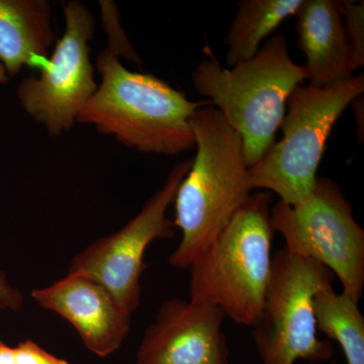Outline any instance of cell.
Instances as JSON below:
<instances>
[{
  "instance_id": "19",
  "label": "cell",
  "mask_w": 364,
  "mask_h": 364,
  "mask_svg": "<svg viewBox=\"0 0 364 364\" xmlns=\"http://www.w3.org/2000/svg\"><path fill=\"white\" fill-rule=\"evenodd\" d=\"M23 298L20 291L9 284L6 274L0 272V310L18 311L23 306Z\"/></svg>"
},
{
  "instance_id": "18",
  "label": "cell",
  "mask_w": 364,
  "mask_h": 364,
  "mask_svg": "<svg viewBox=\"0 0 364 364\" xmlns=\"http://www.w3.org/2000/svg\"><path fill=\"white\" fill-rule=\"evenodd\" d=\"M16 364H71L65 359L57 358L50 352L28 339L14 347Z\"/></svg>"
},
{
  "instance_id": "10",
  "label": "cell",
  "mask_w": 364,
  "mask_h": 364,
  "mask_svg": "<svg viewBox=\"0 0 364 364\" xmlns=\"http://www.w3.org/2000/svg\"><path fill=\"white\" fill-rule=\"evenodd\" d=\"M225 318L210 304L167 299L144 333L136 363L230 364Z\"/></svg>"
},
{
  "instance_id": "7",
  "label": "cell",
  "mask_w": 364,
  "mask_h": 364,
  "mask_svg": "<svg viewBox=\"0 0 364 364\" xmlns=\"http://www.w3.org/2000/svg\"><path fill=\"white\" fill-rule=\"evenodd\" d=\"M270 223L289 252L324 265L338 279L342 293L359 304L364 287V230L336 182L318 176L303 202L289 205L279 200L270 208Z\"/></svg>"
},
{
  "instance_id": "5",
  "label": "cell",
  "mask_w": 364,
  "mask_h": 364,
  "mask_svg": "<svg viewBox=\"0 0 364 364\" xmlns=\"http://www.w3.org/2000/svg\"><path fill=\"white\" fill-rule=\"evenodd\" d=\"M363 91V74L327 87L299 85L287 100L282 139L249 168L253 188L277 193L289 205L305 200L333 127Z\"/></svg>"
},
{
  "instance_id": "21",
  "label": "cell",
  "mask_w": 364,
  "mask_h": 364,
  "mask_svg": "<svg viewBox=\"0 0 364 364\" xmlns=\"http://www.w3.org/2000/svg\"><path fill=\"white\" fill-rule=\"evenodd\" d=\"M7 79H9V75H7L6 69H4V65L0 62V83H6Z\"/></svg>"
},
{
  "instance_id": "13",
  "label": "cell",
  "mask_w": 364,
  "mask_h": 364,
  "mask_svg": "<svg viewBox=\"0 0 364 364\" xmlns=\"http://www.w3.org/2000/svg\"><path fill=\"white\" fill-rule=\"evenodd\" d=\"M55 40L51 2L0 0V62L7 75L26 65L42 68Z\"/></svg>"
},
{
  "instance_id": "12",
  "label": "cell",
  "mask_w": 364,
  "mask_h": 364,
  "mask_svg": "<svg viewBox=\"0 0 364 364\" xmlns=\"http://www.w3.org/2000/svg\"><path fill=\"white\" fill-rule=\"evenodd\" d=\"M299 48L305 54L306 80L327 87L354 72L342 21L341 1L304 0L296 14Z\"/></svg>"
},
{
  "instance_id": "20",
  "label": "cell",
  "mask_w": 364,
  "mask_h": 364,
  "mask_svg": "<svg viewBox=\"0 0 364 364\" xmlns=\"http://www.w3.org/2000/svg\"><path fill=\"white\" fill-rule=\"evenodd\" d=\"M0 364H16L14 347L0 341Z\"/></svg>"
},
{
  "instance_id": "9",
  "label": "cell",
  "mask_w": 364,
  "mask_h": 364,
  "mask_svg": "<svg viewBox=\"0 0 364 364\" xmlns=\"http://www.w3.org/2000/svg\"><path fill=\"white\" fill-rule=\"evenodd\" d=\"M193 159L177 163L161 188L144 203L138 215L116 233L97 239L76 254L68 273H78L107 287L133 314L141 301V277L147 265L144 255L152 242L176 235L167 210L188 174Z\"/></svg>"
},
{
  "instance_id": "1",
  "label": "cell",
  "mask_w": 364,
  "mask_h": 364,
  "mask_svg": "<svg viewBox=\"0 0 364 364\" xmlns=\"http://www.w3.org/2000/svg\"><path fill=\"white\" fill-rule=\"evenodd\" d=\"M196 154L177 189L173 226L181 240L169 256L171 267L186 269L240 210L254 189L240 135L212 105L191 117Z\"/></svg>"
},
{
  "instance_id": "17",
  "label": "cell",
  "mask_w": 364,
  "mask_h": 364,
  "mask_svg": "<svg viewBox=\"0 0 364 364\" xmlns=\"http://www.w3.org/2000/svg\"><path fill=\"white\" fill-rule=\"evenodd\" d=\"M341 14L355 71L364 65V2L341 1Z\"/></svg>"
},
{
  "instance_id": "14",
  "label": "cell",
  "mask_w": 364,
  "mask_h": 364,
  "mask_svg": "<svg viewBox=\"0 0 364 364\" xmlns=\"http://www.w3.org/2000/svg\"><path fill=\"white\" fill-rule=\"evenodd\" d=\"M304 0H242L225 39L227 64L252 58L265 39L287 18L296 16Z\"/></svg>"
},
{
  "instance_id": "8",
  "label": "cell",
  "mask_w": 364,
  "mask_h": 364,
  "mask_svg": "<svg viewBox=\"0 0 364 364\" xmlns=\"http://www.w3.org/2000/svg\"><path fill=\"white\" fill-rule=\"evenodd\" d=\"M65 31L39 76L23 79L16 95L26 114L51 136H60L77 123L78 114L98 85L90 61V42L95 18L85 4L63 2Z\"/></svg>"
},
{
  "instance_id": "15",
  "label": "cell",
  "mask_w": 364,
  "mask_h": 364,
  "mask_svg": "<svg viewBox=\"0 0 364 364\" xmlns=\"http://www.w3.org/2000/svg\"><path fill=\"white\" fill-rule=\"evenodd\" d=\"M314 313L318 331L339 344L347 364H364V317L358 303L328 286L316 294Z\"/></svg>"
},
{
  "instance_id": "2",
  "label": "cell",
  "mask_w": 364,
  "mask_h": 364,
  "mask_svg": "<svg viewBox=\"0 0 364 364\" xmlns=\"http://www.w3.org/2000/svg\"><path fill=\"white\" fill-rule=\"evenodd\" d=\"M191 81L240 135L251 168L275 142L291 92L306 80L305 66L294 63L284 35L268 38L252 58L224 68L205 48Z\"/></svg>"
},
{
  "instance_id": "16",
  "label": "cell",
  "mask_w": 364,
  "mask_h": 364,
  "mask_svg": "<svg viewBox=\"0 0 364 364\" xmlns=\"http://www.w3.org/2000/svg\"><path fill=\"white\" fill-rule=\"evenodd\" d=\"M100 7L102 11V26L107 36V51L114 54L117 59L124 58L136 65H142V60L119 25V11L116 4L109 0H100Z\"/></svg>"
},
{
  "instance_id": "4",
  "label": "cell",
  "mask_w": 364,
  "mask_h": 364,
  "mask_svg": "<svg viewBox=\"0 0 364 364\" xmlns=\"http://www.w3.org/2000/svg\"><path fill=\"white\" fill-rule=\"evenodd\" d=\"M272 193L257 191L189 267V301L221 309L251 327L259 316L272 267Z\"/></svg>"
},
{
  "instance_id": "11",
  "label": "cell",
  "mask_w": 364,
  "mask_h": 364,
  "mask_svg": "<svg viewBox=\"0 0 364 364\" xmlns=\"http://www.w3.org/2000/svg\"><path fill=\"white\" fill-rule=\"evenodd\" d=\"M33 299L73 326L86 348L107 358L122 346L131 328L132 314L102 284L78 273L44 289L32 291Z\"/></svg>"
},
{
  "instance_id": "6",
  "label": "cell",
  "mask_w": 364,
  "mask_h": 364,
  "mask_svg": "<svg viewBox=\"0 0 364 364\" xmlns=\"http://www.w3.org/2000/svg\"><path fill=\"white\" fill-rule=\"evenodd\" d=\"M334 280L335 275L317 261L299 257L284 247L275 252L262 308L251 326L262 364L331 360V341L318 336L314 298Z\"/></svg>"
},
{
  "instance_id": "3",
  "label": "cell",
  "mask_w": 364,
  "mask_h": 364,
  "mask_svg": "<svg viewBox=\"0 0 364 364\" xmlns=\"http://www.w3.org/2000/svg\"><path fill=\"white\" fill-rule=\"evenodd\" d=\"M97 68L102 83L77 123L147 154L173 156L196 147L189 121L207 100L193 102L152 74L129 71L107 49L98 55Z\"/></svg>"
}]
</instances>
